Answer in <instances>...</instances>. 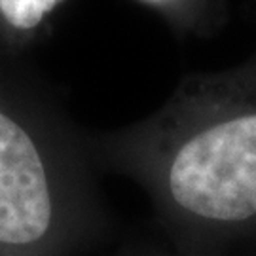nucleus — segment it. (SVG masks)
I'll use <instances>...</instances> for the list:
<instances>
[{"label":"nucleus","mask_w":256,"mask_h":256,"mask_svg":"<svg viewBox=\"0 0 256 256\" xmlns=\"http://www.w3.org/2000/svg\"><path fill=\"white\" fill-rule=\"evenodd\" d=\"M97 167L146 194L176 248L228 256L256 243V50L234 66L184 74L152 114L88 129Z\"/></svg>","instance_id":"1"},{"label":"nucleus","mask_w":256,"mask_h":256,"mask_svg":"<svg viewBox=\"0 0 256 256\" xmlns=\"http://www.w3.org/2000/svg\"><path fill=\"white\" fill-rule=\"evenodd\" d=\"M78 126L28 57L0 55V256H84L112 232Z\"/></svg>","instance_id":"2"},{"label":"nucleus","mask_w":256,"mask_h":256,"mask_svg":"<svg viewBox=\"0 0 256 256\" xmlns=\"http://www.w3.org/2000/svg\"><path fill=\"white\" fill-rule=\"evenodd\" d=\"M68 0H0V55L28 57L52 32Z\"/></svg>","instance_id":"3"},{"label":"nucleus","mask_w":256,"mask_h":256,"mask_svg":"<svg viewBox=\"0 0 256 256\" xmlns=\"http://www.w3.org/2000/svg\"><path fill=\"white\" fill-rule=\"evenodd\" d=\"M178 38H212L230 21L228 0H137Z\"/></svg>","instance_id":"4"},{"label":"nucleus","mask_w":256,"mask_h":256,"mask_svg":"<svg viewBox=\"0 0 256 256\" xmlns=\"http://www.w3.org/2000/svg\"><path fill=\"white\" fill-rule=\"evenodd\" d=\"M114 256H209L188 252L182 248H176L169 241L165 243H133L128 247H122Z\"/></svg>","instance_id":"5"}]
</instances>
